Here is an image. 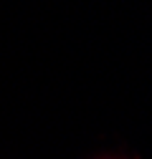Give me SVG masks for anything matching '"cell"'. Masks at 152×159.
<instances>
[{
    "label": "cell",
    "instance_id": "cell-1",
    "mask_svg": "<svg viewBox=\"0 0 152 159\" xmlns=\"http://www.w3.org/2000/svg\"><path fill=\"white\" fill-rule=\"evenodd\" d=\"M97 159H127V157H97Z\"/></svg>",
    "mask_w": 152,
    "mask_h": 159
}]
</instances>
